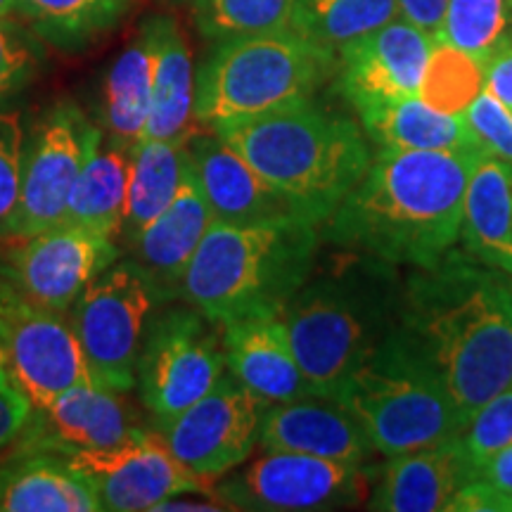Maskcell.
I'll list each match as a JSON object with an SVG mask.
<instances>
[{
  "label": "cell",
  "mask_w": 512,
  "mask_h": 512,
  "mask_svg": "<svg viewBox=\"0 0 512 512\" xmlns=\"http://www.w3.org/2000/svg\"><path fill=\"white\" fill-rule=\"evenodd\" d=\"M297 0H192L195 27L207 41L292 29Z\"/></svg>",
  "instance_id": "obj_32"
},
{
  "label": "cell",
  "mask_w": 512,
  "mask_h": 512,
  "mask_svg": "<svg viewBox=\"0 0 512 512\" xmlns=\"http://www.w3.org/2000/svg\"><path fill=\"white\" fill-rule=\"evenodd\" d=\"M354 110L380 150H482L460 114L437 112L418 95L363 102Z\"/></svg>",
  "instance_id": "obj_25"
},
{
  "label": "cell",
  "mask_w": 512,
  "mask_h": 512,
  "mask_svg": "<svg viewBox=\"0 0 512 512\" xmlns=\"http://www.w3.org/2000/svg\"><path fill=\"white\" fill-rule=\"evenodd\" d=\"M361 491V465L294 451H264L216 484L230 510L256 512L339 510L361 501Z\"/></svg>",
  "instance_id": "obj_12"
},
{
  "label": "cell",
  "mask_w": 512,
  "mask_h": 512,
  "mask_svg": "<svg viewBox=\"0 0 512 512\" xmlns=\"http://www.w3.org/2000/svg\"><path fill=\"white\" fill-rule=\"evenodd\" d=\"M34 413L41 418L38 437L24 430L17 439L29 453L57 451V456H64L72 451H93L119 444L143 430L140 415L126 401V394L114 392L98 380L76 384L48 408Z\"/></svg>",
  "instance_id": "obj_18"
},
{
  "label": "cell",
  "mask_w": 512,
  "mask_h": 512,
  "mask_svg": "<svg viewBox=\"0 0 512 512\" xmlns=\"http://www.w3.org/2000/svg\"><path fill=\"white\" fill-rule=\"evenodd\" d=\"M396 5H399V15L406 22L437 36L448 0H396Z\"/></svg>",
  "instance_id": "obj_42"
},
{
  "label": "cell",
  "mask_w": 512,
  "mask_h": 512,
  "mask_svg": "<svg viewBox=\"0 0 512 512\" xmlns=\"http://www.w3.org/2000/svg\"><path fill=\"white\" fill-rule=\"evenodd\" d=\"M477 465L465 453L460 437L439 446L418 448L389 458L380 486L370 498V510L439 512L453 496L475 482Z\"/></svg>",
  "instance_id": "obj_22"
},
{
  "label": "cell",
  "mask_w": 512,
  "mask_h": 512,
  "mask_svg": "<svg viewBox=\"0 0 512 512\" xmlns=\"http://www.w3.org/2000/svg\"><path fill=\"white\" fill-rule=\"evenodd\" d=\"M17 297H19V290H17L15 280H12L8 254L0 252V311H3L5 306H10L12 302H15Z\"/></svg>",
  "instance_id": "obj_44"
},
{
  "label": "cell",
  "mask_w": 512,
  "mask_h": 512,
  "mask_svg": "<svg viewBox=\"0 0 512 512\" xmlns=\"http://www.w3.org/2000/svg\"><path fill=\"white\" fill-rule=\"evenodd\" d=\"M392 337L444 384L467 425L512 389V275L465 252L415 268Z\"/></svg>",
  "instance_id": "obj_1"
},
{
  "label": "cell",
  "mask_w": 512,
  "mask_h": 512,
  "mask_svg": "<svg viewBox=\"0 0 512 512\" xmlns=\"http://www.w3.org/2000/svg\"><path fill=\"white\" fill-rule=\"evenodd\" d=\"M91 484L55 453H24L0 465V512H100Z\"/></svg>",
  "instance_id": "obj_26"
},
{
  "label": "cell",
  "mask_w": 512,
  "mask_h": 512,
  "mask_svg": "<svg viewBox=\"0 0 512 512\" xmlns=\"http://www.w3.org/2000/svg\"><path fill=\"white\" fill-rule=\"evenodd\" d=\"M320 242V228L302 219L211 223L185 273L181 299L216 325L280 316L316 268Z\"/></svg>",
  "instance_id": "obj_5"
},
{
  "label": "cell",
  "mask_w": 512,
  "mask_h": 512,
  "mask_svg": "<svg viewBox=\"0 0 512 512\" xmlns=\"http://www.w3.org/2000/svg\"><path fill=\"white\" fill-rule=\"evenodd\" d=\"M102 128L74 100H57L27 133L17 240L60 226Z\"/></svg>",
  "instance_id": "obj_10"
},
{
  "label": "cell",
  "mask_w": 512,
  "mask_h": 512,
  "mask_svg": "<svg viewBox=\"0 0 512 512\" xmlns=\"http://www.w3.org/2000/svg\"><path fill=\"white\" fill-rule=\"evenodd\" d=\"M460 242L472 259L512 275V164L479 157L465 188Z\"/></svg>",
  "instance_id": "obj_24"
},
{
  "label": "cell",
  "mask_w": 512,
  "mask_h": 512,
  "mask_svg": "<svg viewBox=\"0 0 512 512\" xmlns=\"http://www.w3.org/2000/svg\"><path fill=\"white\" fill-rule=\"evenodd\" d=\"M479 482H486L501 491H510L512 494V444L501 448L491 458H486L482 465L477 467Z\"/></svg>",
  "instance_id": "obj_43"
},
{
  "label": "cell",
  "mask_w": 512,
  "mask_h": 512,
  "mask_svg": "<svg viewBox=\"0 0 512 512\" xmlns=\"http://www.w3.org/2000/svg\"><path fill=\"white\" fill-rule=\"evenodd\" d=\"M434 41L432 34L403 17L370 31L337 55L339 93L351 107L418 95Z\"/></svg>",
  "instance_id": "obj_16"
},
{
  "label": "cell",
  "mask_w": 512,
  "mask_h": 512,
  "mask_svg": "<svg viewBox=\"0 0 512 512\" xmlns=\"http://www.w3.org/2000/svg\"><path fill=\"white\" fill-rule=\"evenodd\" d=\"M337 57L294 29L216 41L195 74V121L219 128L316 100Z\"/></svg>",
  "instance_id": "obj_6"
},
{
  "label": "cell",
  "mask_w": 512,
  "mask_h": 512,
  "mask_svg": "<svg viewBox=\"0 0 512 512\" xmlns=\"http://www.w3.org/2000/svg\"><path fill=\"white\" fill-rule=\"evenodd\" d=\"M159 302L155 287L133 259L105 268L67 311L95 380L114 392L136 389L143 337Z\"/></svg>",
  "instance_id": "obj_9"
},
{
  "label": "cell",
  "mask_w": 512,
  "mask_h": 512,
  "mask_svg": "<svg viewBox=\"0 0 512 512\" xmlns=\"http://www.w3.org/2000/svg\"><path fill=\"white\" fill-rule=\"evenodd\" d=\"M259 446L264 451H294L351 465H363L375 453L351 411L318 396L266 406Z\"/></svg>",
  "instance_id": "obj_20"
},
{
  "label": "cell",
  "mask_w": 512,
  "mask_h": 512,
  "mask_svg": "<svg viewBox=\"0 0 512 512\" xmlns=\"http://www.w3.org/2000/svg\"><path fill=\"white\" fill-rule=\"evenodd\" d=\"M484 91L512 110V31L484 62Z\"/></svg>",
  "instance_id": "obj_41"
},
{
  "label": "cell",
  "mask_w": 512,
  "mask_h": 512,
  "mask_svg": "<svg viewBox=\"0 0 512 512\" xmlns=\"http://www.w3.org/2000/svg\"><path fill=\"white\" fill-rule=\"evenodd\" d=\"M46 62L43 41L27 24L0 19V107L15 100Z\"/></svg>",
  "instance_id": "obj_36"
},
{
  "label": "cell",
  "mask_w": 512,
  "mask_h": 512,
  "mask_svg": "<svg viewBox=\"0 0 512 512\" xmlns=\"http://www.w3.org/2000/svg\"><path fill=\"white\" fill-rule=\"evenodd\" d=\"M128 171H131V150L112 143L102 133L98 147L81 169L62 223L119 240L126 219Z\"/></svg>",
  "instance_id": "obj_28"
},
{
  "label": "cell",
  "mask_w": 512,
  "mask_h": 512,
  "mask_svg": "<svg viewBox=\"0 0 512 512\" xmlns=\"http://www.w3.org/2000/svg\"><path fill=\"white\" fill-rule=\"evenodd\" d=\"M5 347H8V320L0 316V363L5 358Z\"/></svg>",
  "instance_id": "obj_45"
},
{
  "label": "cell",
  "mask_w": 512,
  "mask_h": 512,
  "mask_svg": "<svg viewBox=\"0 0 512 512\" xmlns=\"http://www.w3.org/2000/svg\"><path fill=\"white\" fill-rule=\"evenodd\" d=\"M460 117L486 155L512 164V110L501 100L482 91Z\"/></svg>",
  "instance_id": "obj_38"
},
{
  "label": "cell",
  "mask_w": 512,
  "mask_h": 512,
  "mask_svg": "<svg viewBox=\"0 0 512 512\" xmlns=\"http://www.w3.org/2000/svg\"><path fill=\"white\" fill-rule=\"evenodd\" d=\"M505 3H508V8H510V12H512V0H505Z\"/></svg>",
  "instance_id": "obj_47"
},
{
  "label": "cell",
  "mask_w": 512,
  "mask_h": 512,
  "mask_svg": "<svg viewBox=\"0 0 512 512\" xmlns=\"http://www.w3.org/2000/svg\"><path fill=\"white\" fill-rule=\"evenodd\" d=\"M460 444L477 467L512 444V389L496 394L467 422Z\"/></svg>",
  "instance_id": "obj_37"
},
{
  "label": "cell",
  "mask_w": 512,
  "mask_h": 512,
  "mask_svg": "<svg viewBox=\"0 0 512 512\" xmlns=\"http://www.w3.org/2000/svg\"><path fill=\"white\" fill-rule=\"evenodd\" d=\"M27 133L22 112L0 107V242L17 240Z\"/></svg>",
  "instance_id": "obj_35"
},
{
  "label": "cell",
  "mask_w": 512,
  "mask_h": 512,
  "mask_svg": "<svg viewBox=\"0 0 512 512\" xmlns=\"http://www.w3.org/2000/svg\"><path fill=\"white\" fill-rule=\"evenodd\" d=\"M264 408L266 403L226 370L200 401L157 430L188 470L216 482L238 470L259 446Z\"/></svg>",
  "instance_id": "obj_13"
},
{
  "label": "cell",
  "mask_w": 512,
  "mask_h": 512,
  "mask_svg": "<svg viewBox=\"0 0 512 512\" xmlns=\"http://www.w3.org/2000/svg\"><path fill=\"white\" fill-rule=\"evenodd\" d=\"M195 67L176 17L159 15V50L143 140L185 143L195 124Z\"/></svg>",
  "instance_id": "obj_27"
},
{
  "label": "cell",
  "mask_w": 512,
  "mask_h": 512,
  "mask_svg": "<svg viewBox=\"0 0 512 512\" xmlns=\"http://www.w3.org/2000/svg\"><path fill=\"white\" fill-rule=\"evenodd\" d=\"M174 3H183V0H174Z\"/></svg>",
  "instance_id": "obj_48"
},
{
  "label": "cell",
  "mask_w": 512,
  "mask_h": 512,
  "mask_svg": "<svg viewBox=\"0 0 512 512\" xmlns=\"http://www.w3.org/2000/svg\"><path fill=\"white\" fill-rule=\"evenodd\" d=\"M188 155L192 174L209 204L214 223L261 226L302 219L283 192L273 188L235 147H230L214 131L192 133L188 138Z\"/></svg>",
  "instance_id": "obj_17"
},
{
  "label": "cell",
  "mask_w": 512,
  "mask_h": 512,
  "mask_svg": "<svg viewBox=\"0 0 512 512\" xmlns=\"http://www.w3.org/2000/svg\"><path fill=\"white\" fill-rule=\"evenodd\" d=\"M8 264L19 294L48 311L67 313L98 275L121 259L117 240L95 230L60 223L22 238L10 249Z\"/></svg>",
  "instance_id": "obj_15"
},
{
  "label": "cell",
  "mask_w": 512,
  "mask_h": 512,
  "mask_svg": "<svg viewBox=\"0 0 512 512\" xmlns=\"http://www.w3.org/2000/svg\"><path fill=\"white\" fill-rule=\"evenodd\" d=\"M339 403L358 420L375 451L387 458L439 446L467 427L444 384L392 335L354 375Z\"/></svg>",
  "instance_id": "obj_7"
},
{
  "label": "cell",
  "mask_w": 512,
  "mask_h": 512,
  "mask_svg": "<svg viewBox=\"0 0 512 512\" xmlns=\"http://www.w3.org/2000/svg\"><path fill=\"white\" fill-rule=\"evenodd\" d=\"M482 150H380L320 238L392 266L432 268L460 240L465 188Z\"/></svg>",
  "instance_id": "obj_2"
},
{
  "label": "cell",
  "mask_w": 512,
  "mask_h": 512,
  "mask_svg": "<svg viewBox=\"0 0 512 512\" xmlns=\"http://www.w3.org/2000/svg\"><path fill=\"white\" fill-rule=\"evenodd\" d=\"M133 0H15V10L43 43L81 53L119 27Z\"/></svg>",
  "instance_id": "obj_30"
},
{
  "label": "cell",
  "mask_w": 512,
  "mask_h": 512,
  "mask_svg": "<svg viewBox=\"0 0 512 512\" xmlns=\"http://www.w3.org/2000/svg\"><path fill=\"white\" fill-rule=\"evenodd\" d=\"M451 512H512V494L486 482L465 484L448 503Z\"/></svg>",
  "instance_id": "obj_40"
},
{
  "label": "cell",
  "mask_w": 512,
  "mask_h": 512,
  "mask_svg": "<svg viewBox=\"0 0 512 512\" xmlns=\"http://www.w3.org/2000/svg\"><path fill=\"white\" fill-rule=\"evenodd\" d=\"M484 91V62L451 43L434 41L418 98L437 112L463 114Z\"/></svg>",
  "instance_id": "obj_33"
},
{
  "label": "cell",
  "mask_w": 512,
  "mask_h": 512,
  "mask_svg": "<svg viewBox=\"0 0 512 512\" xmlns=\"http://www.w3.org/2000/svg\"><path fill=\"white\" fill-rule=\"evenodd\" d=\"M316 271L280 313L313 396L337 401L399 325L396 266L347 249Z\"/></svg>",
  "instance_id": "obj_3"
},
{
  "label": "cell",
  "mask_w": 512,
  "mask_h": 512,
  "mask_svg": "<svg viewBox=\"0 0 512 512\" xmlns=\"http://www.w3.org/2000/svg\"><path fill=\"white\" fill-rule=\"evenodd\" d=\"M15 12V0H0V19H8Z\"/></svg>",
  "instance_id": "obj_46"
},
{
  "label": "cell",
  "mask_w": 512,
  "mask_h": 512,
  "mask_svg": "<svg viewBox=\"0 0 512 512\" xmlns=\"http://www.w3.org/2000/svg\"><path fill=\"white\" fill-rule=\"evenodd\" d=\"M190 155L188 140H140L131 150V171H128L126 219L121 240L128 242L152 219L174 202L188 174Z\"/></svg>",
  "instance_id": "obj_29"
},
{
  "label": "cell",
  "mask_w": 512,
  "mask_h": 512,
  "mask_svg": "<svg viewBox=\"0 0 512 512\" xmlns=\"http://www.w3.org/2000/svg\"><path fill=\"white\" fill-rule=\"evenodd\" d=\"M396 17H401L396 0H297L292 29L337 57Z\"/></svg>",
  "instance_id": "obj_31"
},
{
  "label": "cell",
  "mask_w": 512,
  "mask_h": 512,
  "mask_svg": "<svg viewBox=\"0 0 512 512\" xmlns=\"http://www.w3.org/2000/svg\"><path fill=\"white\" fill-rule=\"evenodd\" d=\"M8 320L3 366L34 411H43L76 384L95 380L67 313L48 311L19 297L0 311Z\"/></svg>",
  "instance_id": "obj_14"
},
{
  "label": "cell",
  "mask_w": 512,
  "mask_h": 512,
  "mask_svg": "<svg viewBox=\"0 0 512 512\" xmlns=\"http://www.w3.org/2000/svg\"><path fill=\"white\" fill-rule=\"evenodd\" d=\"M221 328L185 306L152 313L136 366V392L155 427L200 401L226 373Z\"/></svg>",
  "instance_id": "obj_8"
},
{
  "label": "cell",
  "mask_w": 512,
  "mask_h": 512,
  "mask_svg": "<svg viewBox=\"0 0 512 512\" xmlns=\"http://www.w3.org/2000/svg\"><path fill=\"white\" fill-rule=\"evenodd\" d=\"M159 15L147 17L102 83V133L126 150L143 140L155 88Z\"/></svg>",
  "instance_id": "obj_23"
},
{
  "label": "cell",
  "mask_w": 512,
  "mask_h": 512,
  "mask_svg": "<svg viewBox=\"0 0 512 512\" xmlns=\"http://www.w3.org/2000/svg\"><path fill=\"white\" fill-rule=\"evenodd\" d=\"M226 368L266 406L313 396L280 316H252L219 325Z\"/></svg>",
  "instance_id": "obj_21"
},
{
  "label": "cell",
  "mask_w": 512,
  "mask_h": 512,
  "mask_svg": "<svg viewBox=\"0 0 512 512\" xmlns=\"http://www.w3.org/2000/svg\"><path fill=\"white\" fill-rule=\"evenodd\" d=\"M211 223L214 216L190 164L174 202L126 242L128 259L136 261L162 304L181 299L185 273Z\"/></svg>",
  "instance_id": "obj_19"
},
{
  "label": "cell",
  "mask_w": 512,
  "mask_h": 512,
  "mask_svg": "<svg viewBox=\"0 0 512 512\" xmlns=\"http://www.w3.org/2000/svg\"><path fill=\"white\" fill-rule=\"evenodd\" d=\"M91 484L102 510H152L166 498L200 491L214 494L216 484L197 477L174 456L159 430H138L119 444L62 456Z\"/></svg>",
  "instance_id": "obj_11"
},
{
  "label": "cell",
  "mask_w": 512,
  "mask_h": 512,
  "mask_svg": "<svg viewBox=\"0 0 512 512\" xmlns=\"http://www.w3.org/2000/svg\"><path fill=\"white\" fill-rule=\"evenodd\" d=\"M34 418V406L0 363V451L17 444Z\"/></svg>",
  "instance_id": "obj_39"
},
{
  "label": "cell",
  "mask_w": 512,
  "mask_h": 512,
  "mask_svg": "<svg viewBox=\"0 0 512 512\" xmlns=\"http://www.w3.org/2000/svg\"><path fill=\"white\" fill-rule=\"evenodd\" d=\"M278 188L304 221L323 226L366 176V131L316 100L211 128Z\"/></svg>",
  "instance_id": "obj_4"
},
{
  "label": "cell",
  "mask_w": 512,
  "mask_h": 512,
  "mask_svg": "<svg viewBox=\"0 0 512 512\" xmlns=\"http://www.w3.org/2000/svg\"><path fill=\"white\" fill-rule=\"evenodd\" d=\"M512 12L505 0H448L437 41L451 43L486 62L510 34Z\"/></svg>",
  "instance_id": "obj_34"
}]
</instances>
